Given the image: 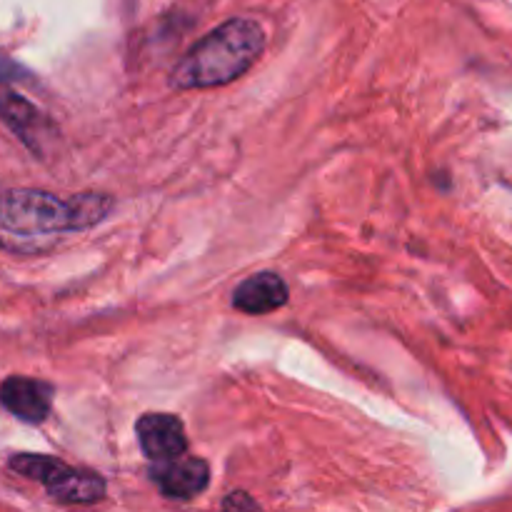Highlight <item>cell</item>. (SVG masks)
Here are the masks:
<instances>
[{
  "label": "cell",
  "instance_id": "cell-1",
  "mask_svg": "<svg viewBox=\"0 0 512 512\" xmlns=\"http://www.w3.org/2000/svg\"><path fill=\"white\" fill-rule=\"evenodd\" d=\"M115 200L100 193L70 198L45 190L18 188L0 193V245L10 250L38 248L55 235L78 233L103 223Z\"/></svg>",
  "mask_w": 512,
  "mask_h": 512
},
{
  "label": "cell",
  "instance_id": "cell-2",
  "mask_svg": "<svg viewBox=\"0 0 512 512\" xmlns=\"http://www.w3.org/2000/svg\"><path fill=\"white\" fill-rule=\"evenodd\" d=\"M265 50V30L253 18L225 20L190 45L175 63L170 85L175 90L220 88L248 73Z\"/></svg>",
  "mask_w": 512,
  "mask_h": 512
},
{
  "label": "cell",
  "instance_id": "cell-3",
  "mask_svg": "<svg viewBox=\"0 0 512 512\" xmlns=\"http://www.w3.org/2000/svg\"><path fill=\"white\" fill-rule=\"evenodd\" d=\"M10 470L35 480L48 490L50 498L63 505H95L105 498V478L93 470H78L48 455L20 453L8 460Z\"/></svg>",
  "mask_w": 512,
  "mask_h": 512
},
{
  "label": "cell",
  "instance_id": "cell-4",
  "mask_svg": "<svg viewBox=\"0 0 512 512\" xmlns=\"http://www.w3.org/2000/svg\"><path fill=\"white\" fill-rule=\"evenodd\" d=\"M138 445L150 463H165L188 450L183 420L170 413H145L135 423Z\"/></svg>",
  "mask_w": 512,
  "mask_h": 512
},
{
  "label": "cell",
  "instance_id": "cell-5",
  "mask_svg": "<svg viewBox=\"0 0 512 512\" xmlns=\"http://www.w3.org/2000/svg\"><path fill=\"white\" fill-rule=\"evenodd\" d=\"M150 480L163 498L190 500L203 493L210 483V465L203 458L178 455L165 463H153Z\"/></svg>",
  "mask_w": 512,
  "mask_h": 512
},
{
  "label": "cell",
  "instance_id": "cell-6",
  "mask_svg": "<svg viewBox=\"0 0 512 512\" xmlns=\"http://www.w3.org/2000/svg\"><path fill=\"white\" fill-rule=\"evenodd\" d=\"M0 405L23 423L38 425L53 410V388L43 380L13 375L0 383Z\"/></svg>",
  "mask_w": 512,
  "mask_h": 512
},
{
  "label": "cell",
  "instance_id": "cell-7",
  "mask_svg": "<svg viewBox=\"0 0 512 512\" xmlns=\"http://www.w3.org/2000/svg\"><path fill=\"white\" fill-rule=\"evenodd\" d=\"M288 283L273 270H263L250 278H245L233 290V305L240 313L248 315H268L283 308L288 303Z\"/></svg>",
  "mask_w": 512,
  "mask_h": 512
},
{
  "label": "cell",
  "instance_id": "cell-8",
  "mask_svg": "<svg viewBox=\"0 0 512 512\" xmlns=\"http://www.w3.org/2000/svg\"><path fill=\"white\" fill-rule=\"evenodd\" d=\"M0 120L33 150H40L43 138L50 135V123L40 115V110L33 103H28L23 95L10 90L3 80H0Z\"/></svg>",
  "mask_w": 512,
  "mask_h": 512
},
{
  "label": "cell",
  "instance_id": "cell-9",
  "mask_svg": "<svg viewBox=\"0 0 512 512\" xmlns=\"http://www.w3.org/2000/svg\"><path fill=\"white\" fill-rule=\"evenodd\" d=\"M223 508L225 510H230V508H235V510H240V508H258V503H255L253 498H248V495L245 493H233V495H228V498L223 500Z\"/></svg>",
  "mask_w": 512,
  "mask_h": 512
}]
</instances>
